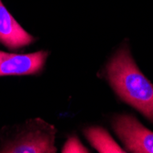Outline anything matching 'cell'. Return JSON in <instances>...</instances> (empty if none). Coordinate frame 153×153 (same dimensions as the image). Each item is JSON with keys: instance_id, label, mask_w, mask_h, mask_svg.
<instances>
[{"instance_id": "4", "label": "cell", "mask_w": 153, "mask_h": 153, "mask_svg": "<svg viewBox=\"0 0 153 153\" xmlns=\"http://www.w3.org/2000/svg\"><path fill=\"white\" fill-rule=\"evenodd\" d=\"M49 52L39 51L27 54L0 51V77L10 75H35L43 71Z\"/></svg>"}, {"instance_id": "5", "label": "cell", "mask_w": 153, "mask_h": 153, "mask_svg": "<svg viewBox=\"0 0 153 153\" xmlns=\"http://www.w3.org/2000/svg\"><path fill=\"white\" fill-rule=\"evenodd\" d=\"M36 38L19 24L0 0V43L12 51H19L35 42Z\"/></svg>"}, {"instance_id": "6", "label": "cell", "mask_w": 153, "mask_h": 153, "mask_svg": "<svg viewBox=\"0 0 153 153\" xmlns=\"http://www.w3.org/2000/svg\"><path fill=\"white\" fill-rule=\"evenodd\" d=\"M85 136L91 145L101 153H123L125 151L103 128L91 127L85 130Z\"/></svg>"}, {"instance_id": "1", "label": "cell", "mask_w": 153, "mask_h": 153, "mask_svg": "<svg viewBox=\"0 0 153 153\" xmlns=\"http://www.w3.org/2000/svg\"><path fill=\"white\" fill-rule=\"evenodd\" d=\"M106 75L120 98L153 122V85L138 69L128 47L117 51L107 63Z\"/></svg>"}, {"instance_id": "3", "label": "cell", "mask_w": 153, "mask_h": 153, "mask_svg": "<svg viewBox=\"0 0 153 153\" xmlns=\"http://www.w3.org/2000/svg\"><path fill=\"white\" fill-rule=\"evenodd\" d=\"M114 131L127 149L137 153H153V132L133 116L123 114L113 118Z\"/></svg>"}, {"instance_id": "2", "label": "cell", "mask_w": 153, "mask_h": 153, "mask_svg": "<svg viewBox=\"0 0 153 153\" xmlns=\"http://www.w3.org/2000/svg\"><path fill=\"white\" fill-rule=\"evenodd\" d=\"M57 129L46 121L35 118L27 121L24 125L16 127L10 137L3 141L0 152L15 153H54Z\"/></svg>"}, {"instance_id": "7", "label": "cell", "mask_w": 153, "mask_h": 153, "mask_svg": "<svg viewBox=\"0 0 153 153\" xmlns=\"http://www.w3.org/2000/svg\"><path fill=\"white\" fill-rule=\"evenodd\" d=\"M62 152L63 153H72V152L87 153V152H90V150L86 147L83 146L82 142L79 140V138L76 136H74V137H71L68 138L62 149Z\"/></svg>"}]
</instances>
